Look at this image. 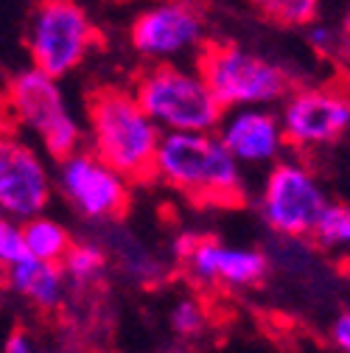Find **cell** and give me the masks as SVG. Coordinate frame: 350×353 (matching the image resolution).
I'll return each instance as SVG.
<instances>
[{
  "label": "cell",
  "instance_id": "cell-25",
  "mask_svg": "<svg viewBox=\"0 0 350 353\" xmlns=\"http://www.w3.org/2000/svg\"><path fill=\"white\" fill-rule=\"evenodd\" d=\"M3 126H9V121H6V110H3V99H0V129Z\"/></svg>",
  "mask_w": 350,
  "mask_h": 353
},
{
  "label": "cell",
  "instance_id": "cell-13",
  "mask_svg": "<svg viewBox=\"0 0 350 353\" xmlns=\"http://www.w3.org/2000/svg\"><path fill=\"white\" fill-rule=\"evenodd\" d=\"M218 141L244 165H272L283 157L286 141L280 132L278 112L269 107H236L225 110L216 126Z\"/></svg>",
  "mask_w": 350,
  "mask_h": 353
},
{
  "label": "cell",
  "instance_id": "cell-23",
  "mask_svg": "<svg viewBox=\"0 0 350 353\" xmlns=\"http://www.w3.org/2000/svg\"><path fill=\"white\" fill-rule=\"evenodd\" d=\"M0 353H42V347L37 345V339H34L25 328H14V331L6 336V342H3V347H0Z\"/></svg>",
  "mask_w": 350,
  "mask_h": 353
},
{
  "label": "cell",
  "instance_id": "cell-19",
  "mask_svg": "<svg viewBox=\"0 0 350 353\" xmlns=\"http://www.w3.org/2000/svg\"><path fill=\"white\" fill-rule=\"evenodd\" d=\"M314 241H320L322 247H350V205L328 202L314 228Z\"/></svg>",
  "mask_w": 350,
  "mask_h": 353
},
{
  "label": "cell",
  "instance_id": "cell-9",
  "mask_svg": "<svg viewBox=\"0 0 350 353\" xmlns=\"http://www.w3.org/2000/svg\"><path fill=\"white\" fill-rule=\"evenodd\" d=\"M54 188L79 219L99 228L121 222L132 205V183L90 149H79L56 160Z\"/></svg>",
  "mask_w": 350,
  "mask_h": 353
},
{
  "label": "cell",
  "instance_id": "cell-12",
  "mask_svg": "<svg viewBox=\"0 0 350 353\" xmlns=\"http://www.w3.org/2000/svg\"><path fill=\"white\" fill-rule=\"evenodd\" d=\"M174 255L183 270L202 286L255 289L267 281L272 261L264 250L230 247L213 236H180L174 241Z\"/></svg>",
  "mask_w": 350,
  "mask_h": 353
},
{
  "label": "cell",
  "instance_id": "cell-10",
  "mask_svg": "<svg viewBox=\"0 0 350 353\" xmlns=\"http://www.w3.org/2000/svg\"><path fill=\"white\" fill-rule=\"evenodd\" d=\"M54 196V171L34 141L14 126L0 129V216L28 222L42 216Z\"/></svg>",
  "mask_w": 350,
  "mask_h": 353
},
{
  "label": "cell",
  "instance_id": "cell-21",
  "mask_svg": "<svg viewBox=\"0 0 350 353\" xmlns=\"http://www.w3.org/2000/svg\"><path fill=\"white\" fill-rule=\"evenodd\" d=\"M23 258H28V252L23 244L20 222H14L9 216H0V275L9 267H14V263H20Z\"/></svg>",
  "mask_w": 350,
  "mask_h": 353
},
{
  "label": "cell",
  "instance_id": "cell-7",
  "mask_svg": "<svg viewBox=\"0 0 350 353\" xmlns=\"http://www.w3.org/2000/svg\"><path fill=\"white\" fill-rule=\"evenodd\" d=\"M328 194L311 165L302 160H278L269 165L258 194V213L278 239H305L328 208Z\"/></svg>",
  "mask_w": 350,
  "mask_h": 353
},
{
  "label": "cell",
  "instance_id": "cell-1",
  "mask_svg": "<svg viewBox=\"0 0 350 353\" xmlns=\"http://www.w3.org/2000/svg\"><path fill=\"white\" fill-rule=\"evenodd\" d=\"M152 183L199 208H238L247 199L244 171L216 132H168L154 157Z\"/></svg>",
  "mask_w": 350,
  "mask_h": 353
},
{
  "label": "cell",
  "instance_id": "cell-18",
  "mask_svg": "<svg viewBox=\"0 0 350 353\" xmlns=\"http://www.w3.org/2000/svg\"><path fill=\"white\" fill-rule=\"evenodd\" d=\"M247 3L280 28H309L320 20V0H247Z\"/></svg>",
  "mask_w": 350,
  "mask_h": 353
},
{
  "label": "cell",
  "instance_id": "cell-20",
  "mask_svg": "<svg viewBox=\"0 0 350 353\" xmlns=\"http://www.w3.org/2000/svg\"><path fill=\"white\" fill-rule=\"evenodd\" d=\"M168 323H171V331L180 339H196L207 328V312L196 297H180L171 308Z\"/></svg>",
  "mask_w": 350,
  "mask_h": 353
},
{
  "label": "cell",
  "instance_id": "cell-6",
  "mask_svg": "<svg viewBox=\"0 0 350 353\" xmlns=\"http://www.w3.org/2000/svg\"><path fill=\"white\" fill-rule=\"evenodd\" d=\"M23 39L31 68L62 81L90 59L101 31L79 0H37L28 9Z\"/></svg>",
  "mask_w": 350,
  "mask_h": 353
},
{
  "label": "cell",
  "instance_id": "cell-4",
  "mask_svg": "<svg viewBox=\"0 0 350 353\" xmlns=\"http://www.w3.org/2000/svg\"><path fill=\"white\" fill-rule=\"evenodd\" d=\"M194 68L222 110L272 107L294 90V79L283 65L238 42L207 39L194 57Z\"/></svg>",
  "mask_w": 350,
  "mask_h": 353
},
{
  "label": "cell",
  "instance_id": "cell-8",
  "mask_svg": "<svg viewBox=\"0 0 350 353\" xmlns=\"http://www.w3.org/2000/svg\"><path fill=\"white\" fill-rule=\"evenodd\" d=\"M207 39V17L199 0H146L126 28L129 48L146 65L196 57Z\"/></svg>",
  "mask_w": 350,
  "mask_h": 353
},
{
  "label": "cell",
  "instance_id": "cell-11",
  "mask_svg": "<svg viewBox=\"0 0 350 353\" xmlns=\"http://www.w3.org/2000/svg\"><path fill=\"white\" fill-rule=\"evenodd\" d=\"M280 132L286 149L317 152L350 135V96L333 87H294L280 101Z\"/></svg>",
  "mask_w": 350,
  "mask_h": 353
},
{
  "label": "cell",
  "instance_id": "cell-24",
  "mask_svg": "<svg viewBox=\"0 0 350 353\" xmlns=\"http://www.w3.org/2000/svg\"><path fill=\"white\" fill-rule=\"evenodd\" d=\"M42 353H79V350H76V345L59 342V345H54V347H48V350H42Z\"/></svg>",
  "mask_w": 350,
  "mask_h": 353
},
{
  "label": "cell",
  "instance_id": "cell-15",
  "mask_svg": "<svg viewBox=\"0 0 350 353\" xmlns=\"http://www.w3.org/2000/svg\"><path fill=\"white\" fill-rule=\"evenodd\" d=\"M96 239L104 244V250L110 255V263H118L121 272L129 281H135L141 286H152V283L163 281V275H165L163 261L138 236L123 230L118 222L101 225V233Z\"/></svg>",
  "mask_w": 350,
  "mask_h": 353
},
{
  "label": "cell",
  "instance_id": "cell-14",
  "mask_svg": "<svg viewBox=\"0 0 350 353\" xmlns=\"http://www.w3.org/2000/svg\"><path fill=\"white\" fill-rule=\"evenodd\" d=\"M3 286L20 297L23 303L34 305L37 312H59L68 300V278L59 263L23 258L20 263L3 272Z\"/></svg>",
  "mask_w": 350,
  "mask_h": 353
},
{
  "label": "cell",
  "instance_id": "cell-16",
  "mask_svg": "<svg viewBox=\"0 0 350 353\" xmlns=\"http://www.w3.org/2000/svg\"><path fill=\"white\" fill-rule=\"evenodd\" d=\"M59 267L68 278V286L90 289V286H99V281L107 275L110 255L99 239H73Z\"/></svg>",
  "mask_w": 350,
  "mask_h": 353
},
{
  "label": "cell",
  "instance_id": "cell-5",
  "mask_svg": "<svg viewBox=\"0 0 350 353\" xmlns=\"http://www.w3.org/2000/svg\"><path fill=\"white\" fill-rule=\"evenodd\" d=\"M132 96L154 126L168 132H216L225 110L196 68L177 62L146 65L132 79Z\"/></svg>",
  "mask_w": 350,
  "mask_h": 353
},
{
  "label": "cell",
  "instance_id": "cell-26",
  "mask_svg": "<svg viewBox=\"0 0 350 353\" xmlns=\"http://www.w3.org/2000/svg\"><path fill=\"white\" fill-rule=\"evenodd\" d=\"M115 3H135V0H115ZM141 3H146V0H141Z\"/></svg>",
  "mask_w": 350,
  "mask_h": 353
},
{
  "label": "cell",
  "instance_id": "cell-17",
  "mask_svg": "<svg viewBox=\"0 0 350 353\" xmlns=\"http://www.w3.org/2000/svg\"><path fill=\"white\" fill-rule=\"evenodd\" d=\"M20 230H23V244H25L28 258H37V261L62 263L65 252L73 244L70 230L62 222H56V219L45 216V213L28 219V222H23Z\"/></svg>",
  "mask_w": 350,
  "mask_h": 353
},
{
  "label": "cell",
  "instance_id": "cell-22",
  "mask_svg": "<svg viewBox=\"0 0 350 353\" xmlns=\"http://www.w3.org/2000/svg\"><path fill=\"white\" fill-rule=\"evenodd\" d=\"M328 339L339 353H350V308H342V312L331 320Z\"/></svg>",
  "mask_w": 350,
  "mask_h": 353
},
{
  "label": "cell",
  "instance_id": "cell-3",
  "mask_svg": "<svg viewBox=\"0 0 350 353\" xmlns=\"http://www.w3.org/2000/svg\"><path fill=\"white\" fill-rule=\"evenodd\" d=\"M0 99L9 126L31 135L45 157L62 160L81 149L84 126L73 115L59 79L28 65L9 76Z\"/></svg>",
  "mask_w": 350,
  "mask_h": 353
},
{
  "label": "cell",
  "instance_id": "cell-2",
  "mask_svg": "<svg viewBox=\"0 0 350 353\" xmlns=\"http://www.w3.org/2000/svg\"><path fill=\"white\" fill-rule=\"evenodd\" d=\"M84 123L90 152L123 174L129 183H152L163 132L143 112L126 87H96L84 99Z\"/></svg>",
  "mask_w": 350,
  "mask_h": 353
}]
</instances>
